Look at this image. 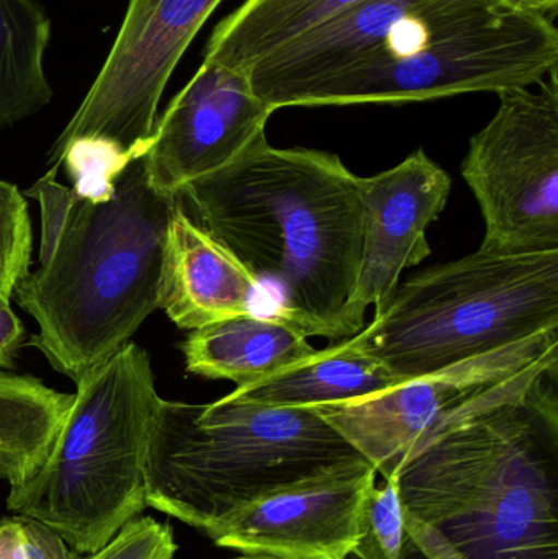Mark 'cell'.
<instances>
[{
    "mask_svg": "<svg viewBox=\"0 0 558 559\" xmlns=\"http://www.w3.org/2000/svg\"><path fill=\"white\" fill-rule=\"evenodd\" d=\"M557 371L554 348L406 453L392 476L418 559H558Z\"/></svg>",
    "mask_w": 558,
    "mask_h": 559,
    "instance_id": "cell-1",
    "label": "cell"
},
{
    "mask_svg": "<svg viewBox=\"0 0 558 559\" xmlns=\"http://www.w3.org/2000/svg\"><path fill=\"white\" fill-rule=\"evenodd\" d=\"M190 218L225 246L259 285L272 314L307 337L349 338L344 308L363 254L359 176L337 154L259 140L179 195Z\"/></svg>",
    "mask_w": 558,
    "mask_h": 559,
    "instance_id": "cell-2",
    "label": "cell"
},
{
    "mask_svg": "<svg viewBox=\"0 0 558 559\" xmlns=\"http://www.w3.org/2000/svg\"><path fill=\"white\" fill-rule=\"evenodd\" d=\"M179 205L151 186L144 156L118 177L110 199L74 195L51 258L13 292L38 324L33 347L56 371L78 383L159 309L164 246Z\"/></svg>",
    "mask_w": 558,
    "mask_h": 559,
    "instance_id": "cell-3",
    "label": "cell"
},
{
    "mask_svg": "<svg viewBox=\"0 0 558 559\" xmlns=\"http://www.w3.org/2000/svg\"><path fill=\"white\" fill-rule=\"evenodd\" d=\"M363 459L314 409L228 396L161 400L144 466L146 506L206 537L271 492Z\"/></svg>",
    "mask_w": 558,
    "mask_h": 559,
    "instance_id": "cell-4",
    "label": "cell"
},
{
    "mask_svg": "<svg viewBox=\"0 0 558 559\" xmlns=\"http://www.w3.org/2000/svg\"><path fill=\"white\" fill-rule=\"evenodd\" d=\"M71 407L41 468L10 488L7 508L92 555L146 508L147 445L163 397L151 358L134 342L78 381Z\"/></svg>",
    "mask_w": 558,
    "mask_h": 559,
    "instance_id": "cell-5",
    "label": "cell"
},
{
    "mask_svg": "<svg viewBox=\"0 0 558 559\" xmlns=\"http://www.w3.org/2000/svg\"><path fill=\"white\" fill-rule=\"evenodd\" d=\"M550 331H558V251L480 248L403 283L347 342L409 381Z\"/></svg>",
    "mask_w": 558,
    "mask_h": 559,
    "instance_id": "cell-6",
    "label": "cell"
},
{
    "mask_svg": "<svg viewBox=\"0 0 558 559\" xmlns=\"http://www.w3.org/2000/svg\"><path fill=\"white\" fill-rule=\"evenodd\" d=\"M554 20L498 0H438L409 16L383 55L298 95L294 107L409 104L534 87L557 74Z\"/></svg>",
    "mask_w": 558,
    "mask_h": 559,
    "instance_id": "cell-7",
    "label": "cell"
},
{
    "mask_svg": "<svg viewBox=\"0 0 558 559\" xmlns=\"http://www.w3.org/2000/svg\"><path fill=\"white\" fill-rule=\"evenodd\" d=\"M490 123L471 140L462 176L480 205V248L501 254L558 251L557 74L501 92Z\"/></svg>",
    "mask_w": 558,
    "mask_h": 559,
    "instance_id": "cell-8",
    "label": "cell"
},
{
    "mask_svg": "<svg viewBox=\"0 0 558 559\" xmlns=\"http://www.w3.org/2000/svg\"><path fill=\"white\" fill-rule=\"evenodd\" d=\"M223 0H130L94 84L51 150L82 136L150 151L159 102L197 33Z\"/></svg>",
    "mask_w": 558,
    "mask_h": 559,
    "instance_id": "cell-9",
    "label": "cell"
},
{
    "mask_svg": "<svg viewBox=\"0 0 558 559\" xmlns=\"http://www.w3.org/2000/svg\"><path fill=\"white\" fill-rule=\"evenodd\" d=\"M554 348L558 331L543 332L373 396L314 411L387 479L436 424Z\"/></svg>",
    "mask_w": 558,
    "mask_h": 559,
    "instance_id": "cell-10",
    "label": "cell"
},
{
    "mask_svg": "<svg viewBox=\"0 0 558 559\" xmlns=\"http://www.w3.org/2000/svg\"><path fill=\"white\" fill-rule=\"evenodd\" d=\"M272 114L248 72L203 59L157 118L144 154L151 186L179 197L189 183L229 166L265 138Z\"/></svg>",
    "mask_w": 558,
    "mask_h": 559,
    "instance_id": "cell-11",
    "label": "cell"
},
{
    "mask_svg": "<svg viewBox=\"0 0 558 559\" xmlns=\"http://www.w3.org/2000/svg\"><path fill=\"white\" fill-rule=\"evenodd\" d=\"M377 469L366 459L301 479L241 509L206 537L226 550L274 559H346Z\"/></svg>",
    "mask_w": 558,
    "mask_h": 559,
    "instance_id": "cell-12",
    "label": "cell"
},
{
    "mask_svg": "<svg viewBox=\"0 0 558 559\" xmlns=\"http://www.w3.org/2000/svg\"><path fill=\"white\" fill-rule=\"evenodd\" d=\"M452 180L423 150L392 169L359 177L363 205V254L356 288L344 308L349 337L366 324L367 309L383 311L405 269L429 254V226L444 212Z\"/></svg>",
    "mask_w": 558,
    "mask_h": 559,
    "instance_id": "cell-13",
    "label": "cell"
},
{
    "mask_svg": "<svg viewBox=\"0 0 558 559\" xmlns=\"http://www.w3.org/2000/svg\"><path fill=\"white\" fill-rule=\"evenodd\" d=\"M438 0H360L320 28L248 69L256 94L277 111L298 95L376 51L413 13Z\"/></svg>",
    "mask_w": 558,
    "mask_h": 559,
    "instance_id": "cell-14",
    "label": "cell"
},
{
    "mask_svg": "<svg viewBox=\"0 0 558 559\" xmlns=\"http://www.w3.org/2000/svg\"><path fill=\"white\" fill-rule=\"evenodd\" d=\"M259 289L251 272L203 231L180 202L167 229L159 285V308L170 321L195 331L252 312Z\"/></svg>",
    "mask_w": 558,
    "mask_h": 559,
    "instance_id": "cell-15",
    "label": "cell"
},
{
    "mask_svg": "<svg viewBox=\"0 0 558 559\" xmlns=\"http://www.w3.org/2000/svg\"><path fill=\"white\" fill-rule=\"evenodd\" d=\"M182 352L189 373L239 388L305 360L317 348L300 329L272 312H246L190 331Z\"/></svg>",
    "mask_w": 558,
    "mask_h": 559,
    "instance_id": "cell-16",
    "label": "cell"
},
{
    "mask_svg": "<svg viewBox=\"0 0 558 559\" xmlns=\"http://www.w3.org/2000/svg\"><path fill=\"white\" fill-rule=\"evenodd\" d=\"M405 381L344 338L258 383L236 388L228 397L264 406L317 409L364 400Z\"/></svg>",
    "mask_w": 558,
    "mask_h": 559,
    "instance_id": "cell-17",
    "label": "cell"
},
{
    "mask_svg": "<svg viewBox=\"0 0 558 559\" xmlns=\"http://www.w3.org/2000/svg\"><path fill=\"white\" fill-rule=\"evenodd\" d=\"M360 0H245L210 35L203 59L246 71Z\"/></svg>",
    "mask_w": 558,
    "mask_h": 559,
    "instance_id": "cell-18",
    "label": "cell"
},
{
    "mask_svg": "<svg viewBox=\"0 0 558 559\" xmlns=\"http://www.w3.org/2000/svg\"><path fill=\"white\" fill-rule=\"evenodd\" d=\"M72 400L38 378L0 370V483L15 488L41 468Z\"/></svg>",
    "mask_w": 558,
    "mask_h": 559,
    "instance_id": "cell-19",
    "label": "cell"
},
{
    "mask_svg": "<svg viewBox=\"0 0 558 559\" xmlns=\"http://www.w3.org/2000/svg\"><path fill=\"white\" fill-rule=\"evenodd\" d=\"M51 20L35 0H0V130L51 102L45 71Z\"/></svg>",
    "mask_w": 558,
    "mask_h": 559,
    "instance_id": "cell-20",
    "label": "cell"
},
{
    "mask_svg": "<svg viewBox=\"0 0 558 559\" xmlns=\"http://www.w3.org/2000/svg\"><path fill=\"white\" fill-rule=\"evenodd\" d=\"M144 151H127L107 138L82 136L69 141L61 151L49 157L51 169L64 166L74 182L75 197L104 202L115 192V182Z\"/></svg>",
    "mask_w": 558,
    "mask_h": 559,
    "instance_id": "cell-21",
    "label": "cell"
},
{
    "mask_svg": "<svg viewBox=\"0 0 558 559\" xmlns=\"http://www.w3.org/2000/svg\"><path fill=\"white\" fill-rule=\"evenodd\" d=\"M367 492L360 512L357 559H418L406 531L399 486L393 476Z\"/></svg>",
    "mask_w": 558,
    "mask_h": 559,
    "instance_id": "cell-22",
    "label": "cell"
},
{
    "mask_svg": "<svg viewBox=\"0 0 558 559\" xmlns=\"http://www.w3.org/2000/svg\"><path fill=\"white\" fill-rule=\"evenodd\" d=\"M32 264V222L25 199L0 180V296L12 298Z\"/></svg>",
    "mask_w": 558,
    "mask_h": 559,
    "instance_id": "cell-23",
    "label": "cell"
},
{
    "mask_svg": "<svg viewBox=\"0 0 558 559\" xmlns=\"http://www.w3.org/2000/svg\"><path fill=\"white\" fill-rule=\"evenodd\" d=\"M48 525L25 518L0 519V559H78Z\"/></svg>",
    "mask_w": 558,
    "mask_h": 559,
    "instance_id": "cell-24",
    "label": "cell"
},
{
    "mask_svg": "<svg viewBox=\"0 0 558 559\" xmlns=\"http://www.w3.org/2000/svg\"><path fill=\"white\" fill-rule=\"evenodd\" d=\"M176 551L169 525L153 518H136L87 559H173Z\"/></svg>",
    "mask_w": 558,
    "mask_h": 559,
    "instance_id": "cell-25",
    "label": "cell"
},
{
    "mask_svg": "<svg viewBox=\"0 0 558 559\" xmlns=\"http://www.w3.org/2000/svg\"><path fill=\"white\" fill-rule=\"evenodd\" d=\"M56 169H49L48 174L32 189L26 190L25 195L36 199L41 209V246H39V265L45 264L61 238L66 219L74 203V192L66 189L56 180Z\"/></svg>",
    "mask_w": 558,
    "mask_h": 559,
    "instance_id": "cell-26",
    "label": "cell"
},
{
    "mask_svg": "<svg viewBox=\"0 0 558 559\" xmlns=\"http://www.w3.org/2000/svg\"><path fill=\"white\" fill-rule=\"evenodd\" d=\"M25 341V329L10 308V299L0 296V370L15 365L16 352Z\"/></svg>",
    "mask_w": 558,
    "mask_h": 559,
    "instance_id": "cell-27",
    "label": "cell"
},
{
    "mask_svg": "<svg viewBox=\"0 0 558 559\" xmlns=\"http://www.w3.org/2000/svg\"><path fill=\"white\" fill-rule=\"evenodd\" d=\"M507 9L518 12L536 13V15L556 19L558 12V0H498Z\"/></svg>",
    "mask_w": 558,
    "mask_h": 559,
    "instance_id": "cell-28",
    "label": "cell"
},
{
    "mask_svg": "<svg viewBox=\"0 0 558 559\" xmlns=\"http://www.w3.org/2000/svg\"><path fill=\"white\" fill-rule=\"evenodd\" d=\"M236 559H274V558L259 557V555H241V557H238Z\"/></svg>",
    "mask_w": 558,
    "mask_h": 559,
    "instance_id": "cell-29",
    "label": "cell"
}]
</instances>
